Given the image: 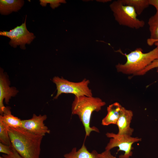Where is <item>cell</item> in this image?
Wrapping results in <instances>:
<instances>
[{
    "label": "cell",
    "instance_id": "14",
    "mask_svg": "<svg viewBox=\"0 0 158 158\" xmlns=\"http://www.w3.org/2000/svg\"><path fill=\"white\" fill-rule=\"evenodd\" d=\"M148 24L150 36L147 40V43L150 46L158 42V13H156L149 19Z\"/></svg>",
    "mask_w": 158,
    "mask_h": 158
},
{
    "label": "cell",
    "instance_id": "7",
    "mask_svg": "<svg viewBox=\"0 0 158 158\" xmlns=\"http://www.w3.org/2000/svg\"><path fill=\"white\" fill-rule=\"evenodd\" d=\"M26 15L24 22L20 26H17L9 31L0 32V35L10 39L9 44L14 48L20 46L21 49H25V44H30L36 37L33 33L28 30L26 28Z\"/></svg>",
    "mask_w": 158,
    "mask_h": 158
},
{
    "label": "cell",
    "instance_id": "12",
    "mask_svg": "<svg viewBox=\"0 0 158 158\" xmlns=\"http://www.w3.org/2000/svg\"><path fill=\"white\" fill-rule=\"evenodd\" d=\"M64 157L65 158H104L102 153L98 154L95 150L89 152L84 143L78 150L74 147L70 153L65 154Z\"/></svg>",
    "mask_w": 158,
    "mask_h": 158
},
{
    "label": "cell",
    "instance_id": "5",
    "mask_svg": "<svg viewBox=\"0 0 158 158\" xmlns=\"http://www.w3.org/2000/svg\"><path fill=\"white\" fill-rule=\"evenodd\" d=\"M52 81L56 84L57 90L54 99H57L63 93L72 94L77 97L93 96L92 90L88 87L90 81L86 78L79 82H73L65 79L63 77L55 76Z\"/></svg>",
    "mask_w": 158,
    "mask_h": 158
},
{
    "label": "cell",
    "instance_id": "1",
    "mask_svg": "<svg viewBox=\"0 0 158 158\" xmlns=\"http://www.w3.org/2000/svg\"><path fill=\"white\" fill-rule=\"evenodd\" d=\"M8 132L12 146L22 158H39L44 136L22 127L9 128Z\"/></svg>",
    "mask_w": 158,
    "mask_h": 158
},
{
    "label": "cell",
    "instance_id": "2",
    "mask_svg": "<svg viewBox=\"0 0 158 158\" xmlns=\"http://www.w3.org/2000/svg\"><path fill=\"white\" fill-rule=\"evenodd\" d=\"M106 104L105 102L98 97L75 96L72 104V114L79 116L84 126L86 137L89 136L92 131L99 132L97 127H90L91 116L93 111H100Z\"/></svg>",
    "mask_w": 158,
    "mask_h": 158
},
{
    "label": "cell",
    "instance_id": "17",
    "mask_svg": "<svg viewBox=\"0 0 158 158\" xmlns=\"http://www.w3.org/2000/svg\"><path fill=\"white\" fill-rule=\"evenodd\" d=\"M9 127L0 118V142L5 145L11 146V143L9 137Z\"/></svg>",
    "mask_w": 158,
    "mask_h": 158
},
{
    "label": "cell",
    "instance_id": "10",
    "mask_svg": "<svg viewBox=\"0 0 158 158\" xmlns=\"http://www.w3.org/2000/svg\"><path fill=\"white\" fill-rule=\"evenodd\" d=\"M133 116V111L123 107L116 125L118 131V134L131 136L134 131L133 128L130 127V124Z\"/></svg>",
    "mask_w": 158,
    "mask_h": 158
},
{
    "label": "cell",
    "instance_id": "23",
    "mask_svg": "<svg viewBox=\"0 0 158 158\" xmlns=\"http://www.w3.org/2000/svg\"><path fill=\"white\" fill-rule=\"evenodd\" d=\"M154 44H155V45H156L157 46H158V42H155Z\"/></svg>",
    "mask_w": 158,
    "mask_h": 158
},
{
    "label": "cell",
    "instance_id": "8",
    "mask_svg": "<svg viewBox=\"0 0 158 158\" xmlns=\"http://www.w3.org/2000/svg\"><path fill=\"white\" fill-rule=\"evenodd\" d=\"M47 118L46 115L37 116L34 114L31 118L22 120L21 127L35 134L44 136L50 132L44 123Z\"/></svg>",
    "mask_w": 158,
    "mask_h": 158
},
{
    "label": "cell",
    "instance_id": "15",
    "mask_svg": "<svg viewBox=\"0 0 158 158\" xmlns=\"http://www.w3.org/2000/svg\"><path fill=\"white\" fill-rule=\"evenodd\" d=\"M1 118L9 128L21 127L22 120L14 116L11 114L10 107H7L2 115H0Z\"/></svg>",
    "mask_w": 158,
    "mask_h": 158
},
{
    "label": "cell",
    "instance_id": "4",
    "mask_svg": "<svg viewBox=\"0 0 158 158\" xmlns=\"http://www.w3.org/2000/svg\"><path fill=\"white\" fill-rule=\"evenodd\" d=\"M115 20L121 25L138 29L143 28L145 22L138 19L134 8L123 4L121 0L114 1L110 5Z\"/></svg>",
    "mask_w": 158,
    "mask_h": 158
},
{
    "label": "cell",
    "instance_id": "22",
    "mask_svg": "<svg viewBox=\"0 0 158 158\" xmlns=\"http://www.w3.org/2000/svg\"><path fill=\"white\" fill-rule=\"evenodd\" d=\"M149 2L150 5L154 7L158 13V0H149Z\"/></svg>",
    "mask_w": 158,
    "mask_h": 158
},
{
    "label": "cell",
    "instance_id": "21",
    "mask_svg": "<svg viewBox=\"0 0 158 158\" xmlns=\"http://www.w3.org/2000/svg\"><path fill=\"white\" fill-rule=\"evenodd\" d=\"M13 148V153L10 155H7L6 154L2 155V156L5 158H22Z\"/></svg>",
    "mask_w": 158,
    "mask_h": 158
},
{
    "label": "cell",
    "instance_id": "18",
    "mask_svg": "<svg viewBox=\"0 0 158 158\" xmlns=\"http://www.w3.org/2000/svg\"><path fill=\"white\" fill-rule=\"evenodd\" d=\"M40 4L42 6L45 7L47 4H49L50 6L52 9L57 7L61 3H65L66 1L64 0H40Z\"/></svg>",
    "mask_w": 158,
    "mask_h": 158
},
{
    "label": "cell",
    "instance_id": "3",
    "mask_svg": "<svg viewBox=\"0 0 158 158\" xmlns=\"http://www.w3.org/2000/svg\"><path fill=\"white\" fill-rule=\"evenodd\" d=\"M126 58L124 64L116 65L117 71L126 74H133L143 70L154 60L158 59V46L146 53L140 48H136L128 54H123Z\"/></svg>",
    "mask_w": 158,
    "mask_h": 158
},
{
    "label": "cell",
    "instance_id": "19",
    "mask_svg": "<svg viewBox=\"0 0 158 158\" xmlns=\"http://www.w3.org/2000/svg\"><path fill=\"white\" fill-rule=\"evenodd\" d=\"M157 67H158V59L154 60L145 69L136 73L134 75H143L151 70Z\"/></svg>",
    "mask_w": 158,
    "mask_h": 158
},
{
    "label": "cell",
    "instance_id": "16",
    "mask_svg": "<svg viewBox=\"0 0 158 158\" xmlns=\"http://www.w3.org/2000/svg\"><path fill=\"white\" fill-rule=\"evenodd\" d=\"M125 5L132 7L138 15H140L150 5L149 0H121Z\"/></svg>",
    "mask_w": 158,
    "mask_h": 158
},
{
    "label": "cell",
    "instance_id": "24",
    "mask_svg": "<svg viewBox=\"0 0 158 158\" xmlns=\"http://www.w3.org/2000/svg\"><path fill=\"white\" fill-rule=\"evenodd\" d=\"M0 158H4V157L2 156V157H0Z\"/></svg>",
    "mask_w": 158,
    "mask_h": 158
},
{
    "label": "cell",
    "instance_id": "11",
    "mask_svg": "<svg viewBox=\"0 0 158 158\" xmlns=\"http://www.w3.org/2000/svg\"><path fill=\"white\" fill-rule=\"evenodd\" d=\"M122 107L117 102L109 105L107 107V114L102 120V124L104 126H108L111 124L116 125Z\"/></svg>",
    "mask_w": 158,
    "mask_h": 158
},
{
    "label": "cell",
    "instance_id": "13",
    "mask_svg": "<svg viewBox=\"0 0 158 158\" xmlns=\"http://www.w3.org/2000/svg\"><path fill=\"white\" fill-rule=\"evenodd\" d=\"M24 1L22 0H0V13L8 15L13 12H17L23 7Z\"/></svg>",
    "mask_w": 158,
    "mask_h": 158
},
{
    "label": "cell",
    "instance_id": "20",
    "mask_svg": "<svg viewBox=\"0 0 158 158\" xmlns=\"http://www.w3.org/2000/svg\"><path fill=\"white\" fill-rule=\"evenodd\" d=\"M0 152L7 155L12 154L13 152V148L10 146L0 143Z\"/></svg>",
    "mask_w": 158,
    "mask_h": 158
},
{
    "label": "cell",
    "instance_id": "9",
    "mask_svg": "<svg viewBox=\"0 0 158 158\" xmlns=\"http://www.w3.org/2000/svg\"><path fill=\"white\" fill-rule=\"evenodd\" d=\"M2 69L0 72V113L2 115L6 107L3 104L5 99L6 104H8L11 97L16 95L18 91L14 87H10V82L7 74L4 73Z\"/></svg>",
    "mask_w": 158,
    "mask_h": 158
},
{
    "label": "cell",
    "instance_id": "6",
    "mask_svg": "<svg viewBox=\"0 0 158 158\" xmlns=\"http://www.w3.org/2000/svg\"><path fill=\"white\" fill-rule=\"evenodd\" d=\"M106 135L107 137L110 138L109 142L107 145L106 150L110 151L112 148L118 147L119 149L117 152L119 151L124 152L123 155L119 156V158H129L132 156V145L135 142L141 140V138L138 137H133L125 135L115 134L113 133H107Z\"/></svg>",
    "mask_w": 158,
    "mask_h": 158
}]
</instances>
